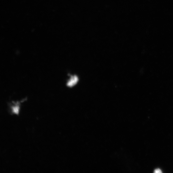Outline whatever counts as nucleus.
Instances as JSON below:
<instances>
[{"instance_id": "nucleus-1", "label": "nucleus", "mask_w": 173, "mask_h": 173, "mask_svg": "<svg viewBox=\"0 0 173 173\" xmlns=\"http://www.w3.org/2000/svg\"><path fill=\"white\" fill-rule=\"evenodd\" d=\"M78 81V78L77 76H73L67 82V86L72 87L77 84Z\"/></svg>"}, {"instance_id": "nucleus-2", "label": "nucleus", "mask_w": 173, "mask_h": 173, "mask_svg": "<svg viewBox=\"0 0 173 173\" xmlns=\"http://www.w3.org/2000/svg\"><path fill=\"white\" fill-rule=\"evenodd\" d=\"M20 103L19 102H17V103L14 104V105H12L11 106V114L18 115L19 110Z\"/></svg>"}, {"instance_id": "nucleus-3", "label": "nucleus", "mask_w": 173, "mask_h": 173, "mask_svg": "<svg viewBox=\"0 0 173 173\" xmlns=\"http://www.w3.org/2000/svg\"><path fill=\"white\" fill-rule=\"evenodd\" d=\"M162 172L160 169H157L154 171L155 173H161Z\"/></svg>"}]
</instances>
